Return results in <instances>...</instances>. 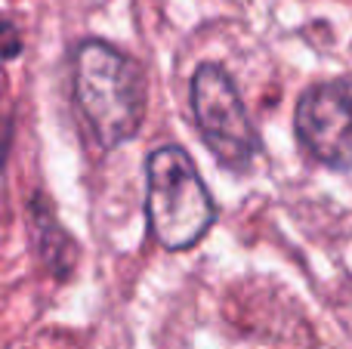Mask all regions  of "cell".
<instances>
[{
    "label": "cell",
    "mask_w": 352,
    "mask_h": 349,
    "mask_svg": "<svg viewBox=\"0 0 352 349\" xmlns=\"http://www.w3.org/2000/svg\"><path fill=\"white\" fill-rule=\"evenodd\" d=\"M72 71L74 102L99 148L111 152L133 139L142 127L148 99L140 62L105 41H84L74 49Z\"/></svg>",
    "instance_id": "cell-1"
},
{
    "label": "cell",
    "mask_w": 352,
    "mask_h": 349,
    "mask_svg": "<svg viewBox=\"0 0 352 349\" xmlns=\"http://www.w3.org/2000/svg\"><path fill=\"white\" fill-rule=\"evenodd\" d=\"M146 216L167 251H188L210 232L217 207L186 148L161 146L146 158Z\"/></svg>",
    "instance_id": "cell-2"
},
{
    "label": "cell",
    "mask_w": 352,
    "mask_h": 349,
    "mask_svg": "<svg viewBox=\"0 0 352 349\" xmlns=\"http://www.w3.org/2000/svg\"><path fill=\"white\" fill-rule=\"evenodd\" d=\"M192 115L219 167L248 173L260 155V133L250 121L235 80L223 65L201 62L192 74Z\"/></svg>",
    "instance_id": "cell-3"
},
{
    "label": "cell",
    "mask_w": 352,
    "mask_h": 349,
    "mask_svg": "<svg viewBox=\"0 0 352 349\" xmlns=\"http://www.w3.org/2000/svg\"><path fill=\"white\" fill-rule=\"evenodd\" d=\"M297 139L331 170H352V80H324L300 96Z\"/></svg>",
    "instance_id": "cell-4"
},
{
    "label": "cell",
    "mask_w": 352,
    "mask_h": 349,
    "mask_svg": "<svg viewBox=\"0 0 352 349\" xmlns=\"http://www.w3.org/2000/svg\"><path fill=\"white\" fill-rule=\"evenodd\" d=\"M28 216H31V235H34L37 254H41L43 263L53 269V275L65 278L74 266V245L68 241V235L62 232L53 210L41 201V195L28 204Z\"/></svg>",
    "instance_id": "cell-5"
},
{
    "label": "cell",
    "mask_w": 352,
    "mask_h": 349,
    "mask_svg": "<svg viewBox=\"0 0 352 349\" xmlns=\"http://www.w3.org/2000/svg\"><path fill=\"white\" fill-rule=\"evenodd\" d=\"M19 53V47H16V28H12V25H6V56H16Z\"/></svg>",
    "instance_id": "cell-6"
}]
</instances>
